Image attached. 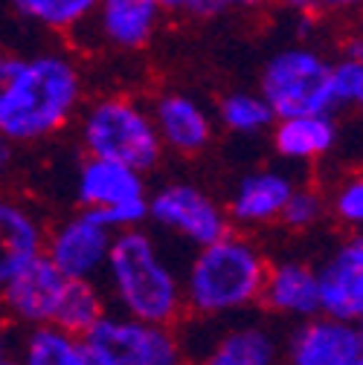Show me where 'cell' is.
Instances as JSON below:
<instances>
[{"label": "cell", "mask_w": 363, "mask_h": 365, "mask_svg": "<svg viewBox=\"0 0 363 365\" xmlns=\"http://www.w3.org/2000/svg\"><path fill=\"white\" fill-rule=\"evenodd\" d=\"M84 102V76L76 58L50 50L21 58L0 99V136L12 145H35L64 130Z\"/></svg>", "instance_id": "obj_1"}, {"label": "cell", "mask_w": 363, "mask_h": 365, "mask_svg": "<svg viewBox=\"0 0 363 365\" xmlns=\"http://www.w3.org/2000/svg\"><path fill=\"white\" fill-rule=\"evenodd\" d=\"M102 276L108 284L105 293L119 313L157 325H177L187 313L184 276L143 226L119 230L114 235Z\"/></svg>", "instance_id": "obj_2"}, {"label": "cell", "mask_w": 363, "mask_h": 365, "mask_svg": "<svg viewBox=\"0 0 363 365\" xmlns=\"http://www.w3.org/2000/svg\"><path fill=\"white\" fill-rule=\"evenodd\" d=\"M270 261L247 235L227 232L198 247L184 272V302L198 319H224L259 304Z\"/></svg>", "instance_id": "obj_3"}, {"label": "cell", "mask_w": 363, "mask_h": 365, "mask_svg": "<svg viewBox=\"0 0 363 365\" xmlns=\"http://www.w3.org/2000/svg\"><path fill=\"white\" fill-rule=\"evenodd\" d=\"M79 140L87 157L116 160L137 171H151L163 157L151 110L131 96H99L81 110Z\"/></svg>", "instance_id": "obj_4"}, {"label": "cell", "mask_w": 363, "mask_h": 365, "mask_svg": "<svg viewBox=\"0 0 363 365\" xmlns=\"http://www.w3.org/2000/svg\"><path fill=\"white\" fill-rule=\"evenodd\" d=\"M90 365H184L187 348L174 325L108 310L84 336Z\"/></svg>", "instance_id": "obj_5"}, {"label": "cell", "mask_w": 363, "mask_h": 365, "mask_svg": "<svg viewBox=\"0 0 363 365\" xmlns=\"http://www.w3.org/2000/svg\"><path fill=\"white\" fill-rule=\"evenodd\" d=\"M332 61L314 47L294 43L270 56L259 76V93L277 119L297 113H334L329 93Z\"/></svg>", "instance_id": "obj_6"}, {"label": "cell", "mask_w": 363, "mask_h": 365, "mask_svg": "<svg viewBox=\"0 0 363 365\" xmlns=\"http://www.w3.org/2000/svg\"><path fill=\"white\" fill-rule=\"evenodd\" d=\"M76 200L81 209L96 212L114 232L143 226L149 220L146 171L116 160L84 157L76 174Z\"/></svg>", "instance_id": "obj_7"}, {"label": "cell", "mask_w": 363, "mask_h": 365, "mask_svg": "<svg viewBox=\"0 0 363 365\" xmlns=\"http://www.w3.org/2000/svg\"><path fill=\"white\" fill-rule=\"evenodd\" d=\"M149 220L189 247H207L230 232L227 206L195 182H166L149 195Z\"/></svg>", "instance_id": "obj_8"}, {"label": "cell", "mask_w": 363, "mask_h": 365, "mask_svg": "<svg viewBox=\"0 0 363 365\" xmlns=\"http://www.w3.org/2000/svg\"><path fill=\"white\" fill-rule=\"evenodd\" d=\"M114 230L90 209H81L59 220L53 230H47V241H44V255L53 261V267L61 272L64 279H94L99 282Z\"/></svg>", "instance_id": "obj_9"}, {"label": "cell", "mask_w": 363, "mask_h": 365, "mask_svg": "<svg viewBox=\"0 0 363 365\" xmlns=\"http://www.w3.org/2000/svg\"><path fill=\"white\" fill-rule=\"evenodd\" d=\"M64 282L67 279L53 267L47 255L35 258L0 287L4 316L12 325H21V328L50 325L59 307V299H61V290H64Z\"/></svg>", "instance_id": "obj_10"}, {"label": "cell", "mask_w": 363, "mask_h": 365, "mask_svg": "<svg viewBox=\"0 0 363 365\" xmlns=\"http://www.w3.org/2000/svg\"><path fill=\"white\" fill-rule=\"evenodd\" d=\"M363 342L354 322L317 313L288 339V365H360Z\"/></svg>", "instance_id": "obj_11"}, {"label": "cell", "mask_w": 363, "mask_h": 365, "mask_svg": "<svg viewBox=\"0 0 363 365\" xmlns=\"http://www.w3.org/2000/svg\"><path fill=\"white\" fill-rule=\"evenodd\" d=\"M166 12L160 0H99L87 26H94L105 47L140 53L154 41Z\"/></svg>", "instance_id": "obj_12"}, {"label": "cell", "mask_w": 363, "mask_h": 365, "mask_svg": "<svg viewBox=\"0 0 363 365\" xmlns=\"http://www.w3.org/2000/svg\"><path fill=\"white\" fill-rule=\"evenodd\" d=\"M149 110L163 143V151L195 157L212 143V119L198 99L169 90V93H160L154 99Z\"/></svg>", "instance_id": "obj_13"}, {"label": "cell", "mask_w": 363, "mask_h": 365, "mask_svg": "<svg viewBox=\"0 0 363 365\" xmlns=\"http://www.w3.org/2000/svg\"><path fill=\"white\" fill-rule=\"evenodd\" d=\"M320 313L343 322L363 316V247L360 238L346 241L320 269Z\"/></svg>", "instance_id": "obj_14"}, {"label": "cell", "mask_w": 363, "mask_h": 365, "mask_svg": "<svg viewBox=\"0 0 363 365\" xmlns=\"http://www.w3.org/2000/svg\"><path fill=\"white\" fill-rule=\"evenodd\" d=\"M294 177L277 168H259L239 180L233 189V197L227 203L230 223L242 230H256V226L277 223L282 217V209L294 192Z\"/></svg>", "instance_id": "obj_15"}, {"label": "cell", "mask_w": 363, "mask_h": 365, "mask_svg": "<svg viewBox=\"0 0 363 365\" xmlns=\"http://www.w3.org/2000/svg\"><path fill=\"white\" fill-rule=\"evenodd\" d=\"M44 241L47 226L41 215L29 203L0 192V287L44 255Z\"/></svg>", "instance_id": "obj_16"}, {"label": "cell", "mask_w": 363, "mask_h": 365, "mask_svg": "<svg viewBox=\"0 0 363 365\" xmlns=\"http://www.w3.org/2000/svg\"><path fill=\"white\" fill-rule=\"evenodd\" d=\"M259 304L282 319H311L320 313V282L317 267L305 261H277L267 267Z\"/></svg>", "instance_id": "obj_17"}, {"label": "cell", "mask_w": 363, "mask_h": 365, "mask_svg": "<svg viewBox=\"0 0 363 365\" xmlns=\"http://www.w3.org/2000/svg\"><path fill=\"white\" fill-rule=\"evenodd\" d=\"M274 148L285 163H314L323 160L337 145L334 113H297L282 116L270 125Z\"/></svg>", "instance_id": "obj_18"}, {"label": "cell", "mask_w": 363, "mask_h": 365, "mask_svg": "<svg viewBox=\"0 0 363 365\" xmlns=\"http://www.w3.org/2000/svg\"><path fill=\"white\" fill-rule=\"evenodd\" d=\"M279 342L264 325H236L212 336L195 365H277Z\"/></svg>", "instance_id": "obj_19"}, {"label": "cell", "mask_w": 363, "mask_h": 365, "mask_svg": "<svg viewBox=\"0 0 363 365\" xmlns=\"http://www.w3.org/2000/svg\"><path fill=\"white\" fill-rule=\"evenodd\" d=\"M15 362L18 365H90L84 339L59 325L26 328L18 339Z\"/></svg>", "instance_id": "obj_20"}, {"label": "cell", "mask_w": 363, "mask_h": 365, "mask_svg": "<svg viewBox=\"0 0 363 365\" xmlns=\"http://www.w3.org/2000/svg\"><path fill=\"white\" fill-rule=\"evenodd\" d=\"M108 313V293L94 279H67L56 316L50 325H59L76 336H84Z\"/></svg>", "instance_id": "obj_21"}, {"label": "cell", "mask_w": 363, "mask_h": 365, "mask_svg": "<svg viewBox=\"0 0 363 365\" xmlns=\"http://www.w3.org/2000/svg\"><path fill=\"white\" fill-rule=\"evenodd\" d=\"M18 15L47 32L73 35L87 29L99 0H12Z\"/></svg>", "instance_id": "obj_22"}, {"label": "cell", "mask_w": 363, "mask_h": 365, "mask_svg": "<svg viewBox=\"0 0 363 365\" xmlns=\"http://www.w3.org/2000/svg\"><path fill=\"white\" fill-rule=\"evenodd\" d=\"M218 119L221 125L239 133V136H256L262 130H270L277 122L270 105L262 99V93H250V90H233L218 102Z\"/></svg>", "instance_id": "obj_23"}, {"label": "cell", "mask_w": 363, "mask_h": 365, "mask_svg": "<svg viewBox=\"0 0 363 365\" xmlns=\"http://www.w3.org/2000/svg\"><path fill=\"white\" fill-rule=\"evenodd\" d=\"M326 209H329V200L317 189L294 186V192H291V197H288V203L282 209L279 223H285L288 230H294V232H305V230H314V226L323 220Z\"/></svg>", "instance_id": "obj_24"}, {"label": "cell", "mask_w": 363, "mask_h": 365, "mask_svg": "<svg viewBox=\"0 0 363 365\" xmlns=\"http://www.w3.org/2000/svg\"><path fill=\"white\" fill-rule=\"evenodd\" d=\"M329 93H332V108L334 110H343L349 105H360V96H363V64L349 58V56L332 61Z\"/></svg>", "instance_id": "obj_25"}, {"label": "cell", "mask_w": 363, "mask_h": 365, "mask_svg": "<svg viewBox=\"0 0 363 365\" xmlns=\"http://www.w3.org/2000/svg\"><path fill=\"white\" fill-rule=\"evenodd\" d=\"M329 206L340 223L352 226V230H360L363 226V171H357L340 182L329 200Z\"/></svg>", "instance_id": "obj_26"}, {"label": "cell", "mask_w": 363, "mask_h": 365, "mask_svg": "<svg viewBox=\"0 0 363 365\" xmlns=\"http://www.w3.org/2000/svg\"><path fill=\"white\" fill-rule=\"evenodd\" d=\"M160 6L166 15L171 18H215L221 12H227L233 4L230 0H160Z\"/></svg>", "instance_id": "obj_27"}, {"label": "cell", "mask_w": 363, "mask_h": 365, "mask_svg": "<svg viewBox=\"0 0 363 365\" xmlns=\"http://www.w3.org/2000/svg\"><path fill=\"white\" fill-rule=\"evenodd\" d=\"M15 331L6 316H0V365H9L15 359Z\"/></svg>", "instance_id": "obj_28"}, {"label": "cell", "mask_w": 363, "mask_h": 365, "mask_svg": "<svg viewBox=\"0 0 363 365\" xmlns=\"http://www.w3.org/2000/svg\"><path fill=\"white\" fill-rule=\"evenodd\" d=\"M317 12H332V15H349L363 12V0H314Z\"/></svg>", "instance_id": "obj_29"}, {"label": "cell", "mask_w": 363, "mask_h": 365, "mask_svg": "<svg viewBox=\"0 0 363 365\" xmlns=\"http://www.w3.org/2000/svg\"><path fill=\"white\" fill-rule=\"evenodd\" d=\"M18 64H21V56H12V53H4V50H0V99L6 96V90H9L12 78H15Z\"/></svg>", "instance_id": "obj_30"}, {"label": "cell", "mask_w": 363, "mask_h": 365, "mask_svg": "<svg viewBox=\"0 0 363 365\" xmlns=\"http://www.w3.org/2000/svg\"><path fill=\"white\" fill-rule=\"evenodd\" d=\"M12 163H15V145L0 136V186L6 182V177H9V171H12Z\"/></svg>", "instance_id": "obj_31"}, {"label": "cell", "mask_w": 363, "mask_h": 365, "mask_svg": "<svg viewBox=\"0 0 363 365\" xmlns=\"http://www.w3.org/2000/svg\"><path fill=\"white\" fill-rule=\"evenodd\" d=\"M277 6H282V9H288L291 15H299V18L317 12L314 9V0H277Z\"/></svg>", "instance_id": "obj_32"}, {"label": "cell", "mask_w": 363, "mask_h": 365, "mask_svg": "<svg viewBox=\"0 0 363 365\" xmlns=\"http://www.w3.org/2000/svg\"><path fill=\"white\" fill-rule=\"evenodd\" d=\"M346 56L363 64V26L349 35V41H346Z\"/></svg>", "instance_id": "obj_33"}, {"label": "cell", "mask_w": 363, "mask_h": 365, "mask_svg": "<svg viewBox=\"0 0 363 365\" xmlns=\"http://www.w3.org/2000/svg\"><path fill=\"white\" fill-rule=\"evenodd\" d=\"M233 6L239 9H247V12H259V9H267V6H277V0H230Z\"/></svg>", "instance_id": "obj_34"}, {"label": "cell", "mask_w": 363, "mask_h": 365, "mask_svg": "<svg viewBox=\"0 0 363 365\" xmlns=\"http://www.w3.org/2000/svg\"><path fill=\"white\" fill-rule=\"evenodd\" d=\"M354 325H357V334H360V342H363V316L357 319V322H354Z\"/></svg>", "instance_id": "obj_35"}, {"label": "cell", "mask_w": 363, "mask_h": 365, "mask_svg": "<svg viewBox=\"0 0 363 365\" xmlns=\"http://www.w3.org/2000/svg\"><path fill=\"white\" fill-rule=\"evenodd\" d=\"M9 365H18V362H15V359H12V362H9Z\"/></svg>", "instance_id": "obj_36"}, {"label": "cell", "mask_w": 363, "mask_h": 365, "mask_svg": "<svg viewBox=\"0 0 363 365\" xmlns=\"http://www.w3.org/2000/svg\"><path fill=\"white\" fill-rule=\"evenodd\" d=\"M360 108H363V96H360Z\"/></svg>", "instance_id": "obj_37"}, {"label": "cell", "mask_w": 363, "mask_h": 365, "mask_svg": "<svg viewBox=\"0 0 363 365\" xmlns=\"http://www.w3.org/2000/svg\"><path fill=\"white\" fill-rule=\"evenodd\" d=\"M360 247H363V235H360Z\"/></svg>", "instance_id": "obj_38"}, {"label": "cell", "mask_w": 363, "mask_h": 365, "mask_svg": "<svg viewBox=\"0 0 363 365\" xmlns=\"http://www.w3.org/2000/svg\"><path fill=\"white\" fill-rule=\"evenodd\" d=\"M360 365H363V362H360Z\"/></svg>", "instance_id": "obj_39"}]
</instances>
